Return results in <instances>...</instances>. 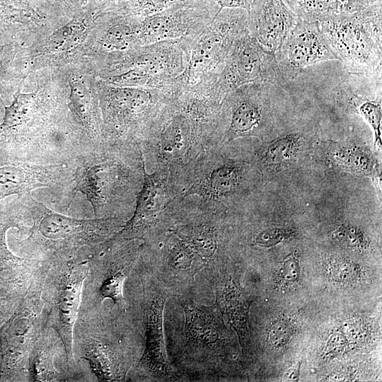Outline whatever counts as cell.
<instances>
[{
    "label": "cell",
    "instance_id": "cell-14",
    "mask_svg": "<svg viewBox=\"0 0 382 382\" xmlns=\"http://www.w3.org/2000/svg\"><path fill=\"white\" fill-rule=\"evenodd\" d=\"M142 286L141 306L145 325V348L137 364L129 374L134 378L142 372L161 381H170L175 378L166 353L163 334V310L168 291L163 285L150 283L139 274Z\"/></svg>",
    "mask_w": 382,
    "mask_h": 382
},
{
    "label": "cell",
    "instance_id": "cell-9",
    "mask_svg": "<svg viewBox=\"0 0 382 382\" xmlns=\"http://www.w3.org/2000/svg\"><path fill=\"white\" fill-rule=\"evenodd\" d=\"M175 92L142 87L108 88L103 105L105 141L139 146L150 123Z\"/></svg>",
    "mask_w": 382,
    "mask_h": 382
},
{
    "label": "cell",
    "instance_id": "cell-19",
    "mask_svg": "<svg viewBox=\"0 0 382 382\" xmlns=\"http://www.w3.org/2000/svg\"><path fill=\"white\" fill-rule=\"evenodd\" d=\"M298 18L283 0H253L248 28L265 50L275 53Z\"/></svg>",
    "mask_w": 382,
    "mask_h": 382
},
{
    "label": "cell",
    "instance_id": "cell-21",
    "mask_svg": "<svg viewBox=\"0 0 382 382\" xmlns=\"http://www.w3.org/2000/svg\"><path fill=\"white\" fill-rule=\"evenodd\" d=\"M165 266L175 275L193 277L204 264L192 248L172 231H168L157 244L149 246Z\"/></svg>",
    "mask_w": 382,
    "mask_h": 382
},
{
    "label": "cell",
    "instance_id": "cell-22",
    "mask_svg": "<svg viewBox=\"0 0 382 382\" xmlns=\"http://www.w3.org/2000/svg\"><path fill=\"white\" fill-rule=\"evenodd\" d=\"M216 303L244 345L248 335L250 303L234 281L229 279L225 283L217 293Z\"/></svg>",
    "mask_w": 382,
    "mask_h": 382
},
{
    "label": "cell",
    "instance_id": "cell-8",
    "mask_svg": "<svg viewBox=\"0 0 382 382\" xmlns=\"http://www.w3.org/2000/svg\"><path fill=\"white\" fill-rule=\"evenodd\" d=\"M183 199L182 190L167 173H149L145 168L134 212L112 238L139 241L147 246L157 244L174 225Z\"/></svg>",
    "mask_w": 382,
    "mask_h": 382
},
{
    "label": "cell",
    "instance_id": "cell-29",
    "mask_svg": "<svg viewBox=\"0 0 382 382\" xmlns=\"http://www.w3.org/2000/svg\"><path fill=\"white\" fill-rule=\"evenodd\" d=\"M328 272L335 282L345 284L356 282L361 277V268L346 258L336 257L329 261Z\"/></svg>",
    "mask_w": 382,
    "mask_h": 382
},
{
    "label": "cell",
    "instance_id": "cell-24",
    "mask_svg": "<svg viewBox=\"0 0 382 382\" xmlns=\"http://www.w3.org/2000/svg\"><path fill=\"white\" fill-rule=\"evenodd\" d=\"M303 142L300 133H291L267 142L260 154V161L267 167L279 168L292 161Z\"/></svg>",
    "mask_w": 382,
    "mask_h": 382
},
{
    "label": "cell",
    "instance_id": "cell-37",
    "mask_svg": "<svg viewBox=\"0 0 382 382\" xmlns=\"http://www.w3.org/2000/svg\"><path fill=\"white\" fill-rule=\"evenodd\" d=\"M378 5H382V0H347L345 11L358 13Z\"/></svg>",
    "mask_w": 382,
    "mask_h": 382
},
{
    "label": "cell",
    "instance_id": "cell-5",
    "mask_svg": "<svg viewBox=\"0 0 382 382\" xmlns=\"http://www.w3.org/2000/svg\"><path fill=\"white\" fill-rule=\"evenodd\" d=\"M381 11L378 5L358 13L344 11L320 23L321 30L347 72L381 74Z\"/></svg>",
    "mask_w": 382,
    "mask_h": 382
},
{
    "label": "cell",
    "instance_id": "cell-6",
    "mask_svg": "<svg viewBox=\"0 0 382 382\" xmlns=\"http://www.w3.org/2000/svg\"><path fill=\"white\" fill-rule=\"evenodd\" d=\"M88 247L71 257L47 262L41 292L46 327L62 339L73 364H79L73 354V330L88 273Z\"/></svg>",
    "mask_w": 382,
    "mask_h": 382
},
{
    "label": "cell",
    "instance_id": "cell-31",
    "mask_svg": "<svg viewBox=\"0 0 382 382\" xmlns=\"http://www.w3.org/2000/svg\"><path fill=\"white\" fill-rule=\"evenodd\" d=\"M194 0H130L129 9L135 17L153 16L177 5L185 4Z\"/></svg>",
    "mask_w": 382,
    "mask_h": 382
},
{
    "label": "cell",
    "instance_id": "cell-39",
    "mask_svg": "<svg viewBox=\"0 0 382 382\" xmlns=\"http://www.w3.org/2000/svg\"><path fill=\"white\" fill-rule=\"evenodd\" d=\"M302 361L300 360L296 364L290 367L284 373L282 377L284 381H299L300 378V371Z\"/></svg>",
    "mask_w": 382,
    "mask_h": 382
},
{
    "label": "cell",
    "instance_id": "cell-18",
    "mask_svg": "<svg viewBox=\"0 0 382 382\" xmlns=\"http://www.w3.org/2000/svg\"><path fill=\"white\" fill-rule=\"evenodd\" d=\"M28 381H93L80 364L69 359L64 345L50 328H45L33 347L28 359Z\"/></svg>",
    "mask_w": 382,
    "mask_h": 382
},
{
    "label": "cell",
    "instance_id": "cell-10",
    "mask_svg": "<svg viewBox=\"0 0 382 382\" xmlns=\"http://www.w3.org/2000/svg\"><path fill=\"white\" fill-rule=\"evenodd\" d=\"M248 28V13L242 8H223L203 30L189 37L186 86L215 78L235 40Z\"/></svg>",
    "mask_w": 382,
    "mask_h": 382
},
{
    "label": "cell",
    "instance_id": "cell-25",
    "mask_svg": "<svg viewBox=\"0 0 382 382\" xmlns=\"http://www.w3.org/2000/svg\"><path fill=\"white\" fill-rule=\"evenodd\" d=\"M300 19L323 22L345 10L347 0H283Z\"/></svg>",
    "mask_w": 382,
    "mask_h": 382
},
{
    "label": "cell",
    "instance_id": "cell-26",
    "mask_svg": "<svg viewBox=\"0 0 382 382\" xmlns=\"http://www.w3.org/2000/svg\"><path fill=\"white\" fill-rule=\"evenodd\" d=\"M331 158L337 164L352 172L369 175L374 171L375 161L371 153L361 146H332Z\"/></svg>",
    "mask_w": 382,
    "mask_h": 382
},
{
    "label": "cell",
    "instance_id": "cell-15",
    "mask_svg": "<svg viewBox=\"0 0 382 382\" xmlns=\"http://www.w3.org/2000/svg\"><path fill=\"white\" fill-rule=\"evenodd\" d=\"M219 10L213 0H194L140 18L141 45L194 36L212 21Z\"/></svg>",
    "mask_w": 382,
    "mask_h": 382
},
{
    "label": "cell",
    "instance_id": "cell-2",
    "mask_svg": "<svg viewBox=\"0 0 382 382\" xmlns=\"http://www.w3.org/2000/svg\"><path fill=\"white\" fill-rule=\"evenodd\" d=\"M67 162L73 170V197L81 192L91 204L94 217L129 219L146 168L139 146L86 143Z\"/></svg>",
    "mask_w": 382,
    "mask_h": 382
},
{
    "label": "cell",
    "instance_id": "cell-28",
    "mask_svg": "<svg viewBox=\"0 0 382 382\" xmlns=\"http://www.w3.org/2000/svg\"><path fill=\"white\" fill-rule=\"evenodd\" d=\"M331 237L341 245L359 251L366 250L369 241L364 233L358 227L340 224L335 226L330 232Z\"/></svg>",
    "mask_w": 382,
    "mask_h": 382
},
{
    "label": "cell",
    "instance_id": "cell-13",
    "mask_svg": "<svg viewBox=\"0 0 382 382\" xmlns=\"http://www.w3.org/2000/svg\"><path fill=\"white\" fill-rule=\"evenodd\" d=\"M268 83H251L228 93L219 114L221 144L240 138L261 137L270 125Z\"/></svg>",
    "mask_w": 382,
    "mask_h": 382
},
{
    "label": "cell",
    "instance_id": "cell-12",
    "mask_svg": "<svg viewBox=\"0 0 382 382\" xmlns=\"http://www.w3.org/2000/svg\"><path fill=\"white\" fill-rule=\"evenodd\" d=\"M219 144L197 162L183 198L192 197L207 207L224 212L226 204L238 195L246 182L247 168L226 157Z\"/></svg>",
    "mask_w": 382,
    "mask_h": 382
},
{
    "label": "cell",
    "instance_id": "cell-7",
    "mask_svg": "<svg viewBox=\"0 0 382 382\" xmlns=\"http://www.w3.org/2000/svg\"><path fill=\"white\" fill-rule=\"evenodd\" d=\"M118 328L114 319L77 316L73 330L74 357L76 363H88L93 380L125 381L134 365L132 348Z\"/></svg>",
    "mask_w": 382,
    "mask_h": 382
},
{
    "label": "cell",
    "instance_id": "cell-40",
    "mask_svg": "<svg viewBox=\"0 0 382 382\" xmlns=\"http://www.w3.org/2000/svg\"><path fill=\"white\" fill-rule=\"evenodd\" d=\"M4 50L5 49H4V47H0V67H1V66L2 64V63H3V61H4L3 58L4 57V56L3 52H4Z\"/></svg>",
    "mask_w": 382,
    "mask_h": 382
},
{
    "label": "cell",
    "instance_id": "cell-16",
    "mask_svg": "<svg viewBox=\"0 0 382 382\" xmlns=\"http://www.w3.org/2000/svg\"><path fill=\"white\" fill-rule=\"evenodd\" d=\"M47 268L46 262L31 282L21 301L17 318L13 323L12 345L8 361L15 377L28 381V359L31 349L46 328L41 292ZM7 362V363H8Z\"/></svg>",
    "mask_w": 382,
    "mask_h": 382
},
{
    "label": "cell",
    "instance_id": "cell-33",
    "mask_svg": "<svg viewBox=\"0 0 382 382\" xmlns=\"http://www.w3.org/2000/svg\"><path fill=\"white\" fill-rule=\"evenodd\" d=\"M301 267L299 259L295 252L287 255L281 262L277 271L278 280L284 285L289 286L299 281Z\"/></svg>",
    "mask_w": 382,
    "mask_h": 382
},
{
    "label": "cell",
    "instance_id": "cell-38",
    "mask_svg": "<svg viewBox=\"0 0 382 382\" xmlns=\"http://www.w3.org/2000/svg\"><path fill=\"white\" fill-rule=\"evenodd\" d=\"M219 6V12L223 8H242L249 11L253 0H213ZM218 12V13H219Z\"/></svg>",
    "mask_w": 382,
    "mask_h": 382
},
{
    "label": "cell",
    "instance_id": "cell-11",
    "mask_svg": "<svg viewBox=\"0 0 382 382\" xmlns=\"http://www.w3.org/2000/svg\"><path fill=\"white\" fill-rule=\"evenodd\" d=\"M282 81L275 54L265 50L248 29L233 42L209 92L222 103L228 93L243 85H277Z\"/></svg>",
    "mask_w": 382,
    "mask_h": 382
},
{
    "label": "cell",
    "instance_id": "cell-4",
    "mask_svg": "<svg viewBox=\"0 0 382 382\" xmlns=\"http://www.w3.org/2000/svg\"><path fill=\"white\" fill-rule=\"evenodd\" d=\"M144 248L139 241L117 240L112 236L88 247V273L78 316L98 314L106 300L112 303L117 318L127 312L125 284Z\"/></svg>",
    "mask_w": 382,
    "mask_h": 382
},
{
    "label": "cell",
    "instance_id": "cell-23",
    "mask_svg": "<svg viewBox=\"0 0 382 382\" xmlns=\"http://www.w3.org/2000/svg\"><path fill=\"white\" fill-rule=\"evenodd\" d=\"M36 92L22 93L18 90L12 103L4 105L3 122L0 125V137L6 142L11 136L28 126L38 117Z\"/></svg>",
    "mask_w": 382,
    "mask_h": 382
},
{
    "label": "cell",
    "instance_id": "cell-20",
    "mask_svg": "<svg viewBox=\"0 0 382 382\" xmlns=\"http://www.w3.org/2000/svg\"><path fill=\"white\" fill-rule=\"evenodd\" d=\"M185 313L184 355L209 357L224 340L223 323L216 306H199L190 301L182 303Z\"/></svg>",
    "mask_w": 382,
    "mask_h": 382
},
{
    "label": "cell",
    "instance_id": "cell-27",
    "mask_svg": "<svg viewBox=\"0 0 382 382\" xmlns=\"http://www.w3.org/2000/svg\"><path fill=\"white\" fill-rule=\"evenodd\" d=\"M357 112L367 122L372 128L375 144L378 148L381 146V101L371 100L355 96L353 99Z\"/></svg>",
    "mask_w": 382,
    "mask_h": 382
},
{
    "label": "cell",
    "instance_id": "cell-36",
    "mask_svg": "<svg viewBox=\"0 0 382 382\" xmlns=\"http://www.w3.org/2000/svg\"><path fill=\"white\" fill-rule=\"evenodd\" d=\"M16 223V219L8 217H3L0 219V260H9L11 258H15L6 248L4 242V233L9 226Z\"/></svg>",
    "mask_w": 382,
    "mask_h": 382
},
{
    "label": "cell",
    "instance_id": "cell-32",
    "mask_svg": "<svg viewBox=\"0 0 382 382\" xmlns=\"http://www.w3.org/2000/svg\"><path fill=\"white\" fill-rule=\"evenodd\" d=\"M296 231L291 228H267L253 236L251 244L257 248H271L294 237Z\"/></svg>",
    "mask_w": 382,
    "mask_h": 382
},
{
    "label": "cell",
    "instance_id": "cell-3",
    "mask_svg": "<svg viewBox=\"0 0 382 382\" xmlns=\"http://www.w3.org/2000/svg\"><path fill=\"white\" fill-rule=\"evenodd\" d=\"M17 214L30 224L23 241L27 258L48 262L76 255L118 232L127 220L120 217L76 219L57 213L30 195L23 197Z\"/></svg>",
    "mask_w": 382,
    "mask_h": 382
},
{
    "label": "cell",
    "instance_id": "cell-30",
    "mask_svg": "<svg viewBox=\"0 0 382 382\" xmlns=\"http://www.w3.org/2000/svg\"><path fill=\"white\" fill-rule=\"evenodd\" d=\"M296 323L288 316L274 320L268 330V341L274 347L280 348L286 345L296 331Z\"/></svg>",
    "mask_w": 382,
    "mask_h": 382
},
{
    "label": "cell",
    "instance_id": "cell-35",
    "mask_svg": "<svg viewBox=\"0 0 382 382\" xmlns=\"http://www.w3.org/2000/svg\"><path fill=\"white\" fill-rule=\"evenodd\" d=\"M79 32L71 30L70 28L67 26L57 30L50 38V47L52 50H59L65 45L73 42L74 40L76 39Z\"/></svg>",
    "mask_w": 382,
    "mask_h": 382
},
{
    "label": "cell",
    "instance_id": "cell-34",
    "mask_svg": "<svg viewBox=\"0 0 382 382\" xmlns=\"http://www.w3.org/2000/svg\"><path fill=\"white\" fill-rule=\"evenodd\" d=\"M348 346V340L341 330H333L328 337L323 349V355L334 357L343 353Z\"/></svg>",
    "mask_w": 382,
    "mask_h": 382
},
{
    "label": "cell",
    "instance_id": "cell-17",
    "mask_svg": "<svg viewBox=\"0 0 382 382\" xmlns=\"http://www.w3.org/2000/svg\"><path fill=\"white\" fill-rule=\"evenodd\" d=\"M274 54L283 80L294 79L306 66L339 60L323 33L320 23L300 18Z\"/></svg>",
    "mask_w": 382,
    "mask_h": 382
},
{
    "label": "cell",
    "instance_id": "cell-1",
    "mask_svg": "<svg viewBox=\"0 0 382 382\" xmlns=\"http://www.w3.org/2000/svg\"><path fill=\"white\" fill-rule=\"evenodd\" d=\"M221 104L193 86L173 93L139 145L150 172H165L183 194L199 158L221 144Z\"/></svg>",
    "mask_w": 382,
    "mask_h": 382
}]
</instances>
